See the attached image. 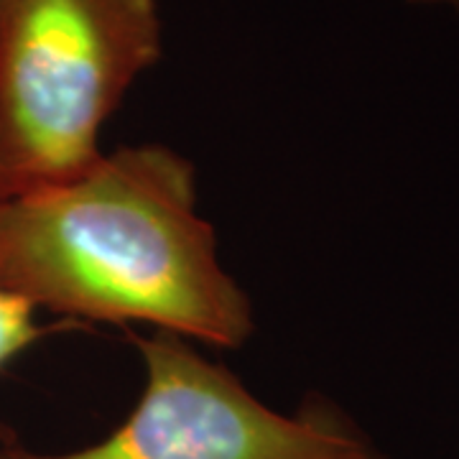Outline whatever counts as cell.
Wrapping results in <instances>:
<instances>
[{
	"label": "cell",
	"mask_w": 459,
	"mask_h": 459,
	"mask_svg": "<svg viewBox=\"0 0 459 459\" xmlns=\"http://www.w3.org/2000/svg\"><path fill=\"white\" fill-rule=\"evenodd\" d=\"M164 54L159 0H0V199L80 177Z\"/></svg>",
	"instance_id": "cell-2"
},
{
	"label": "cell",
	"mask_w": 459,
	"mask_h": 459,
	"mask_svg": "<svg viewBox=\"0 0 459 459\" xmlns=\"http://www.w3.org/2000/svg\"><path fill=\"white\" fill-rule=\"evenodd\" d=\"M406 3L416 5V8H439L459 21V0H406Z\"/></svg>",
	"instance_id": "cell-5"
},
{
	"label": "cell",
	"mask_w": 459,
	"mask_h": 459,
	"mask_svg": "<svg viewBox=\"0 0 459 459\" xmlns=\"http://www.w3.org/2000/svg\"><path fill=\"white\" fill-rule=\"evenodd\" d=\"M3 446H5V434L0 431V459H3Z\"/></svg>",
	"instance_id": "cell-6"
},
{
	"label": "cell",
	"mask_w": 459,
	"mask_h": 459,
	"mask_svg": "<svg viewBox=\"0 0 459 459\" xmlns=\"http://www.w3.org/2000/svg\"><path fill=\"white\" fill-rule=\"evenodd\" d=\"M44 337L36 309L8 291H0V370L8 368Z\"/></svg>",
	"instance_id": "cell-4"
},
{
	"label": "cell",
	"mask_w": 459,
	"mask_h": 459,
	"mask_svg": "<svg viewBox=\"0 0 459 459\" xmlns=\"http://www.w3.org/2000/svg\"><path fill=\"white\" fill-rule=\"evenodd\" d=\"M0 291L230 350L255 329L197 212L195 164L164 143L115 148L74 179L0 199Z\"/></svg>",
	"instance_id": "cell-1"
},
{
	"label": "cell",
	"mask_w": 459,
	"mask_h": 459,
	"mask_svg": "<svg viewBox=\"0 0 459 459\" xmlns=\"http://www.w3.org/2000/svg\"><path fill=\"white\" fill-rule=\"evenodd\" d=\"M133 342L143 360V391L120 427L62 455L5 442L3 459H385L327 401L281 413L184 337L153 332L133 334Z\"/></svg>",
	"instance_id": "cell-3"
}]
</instances>
